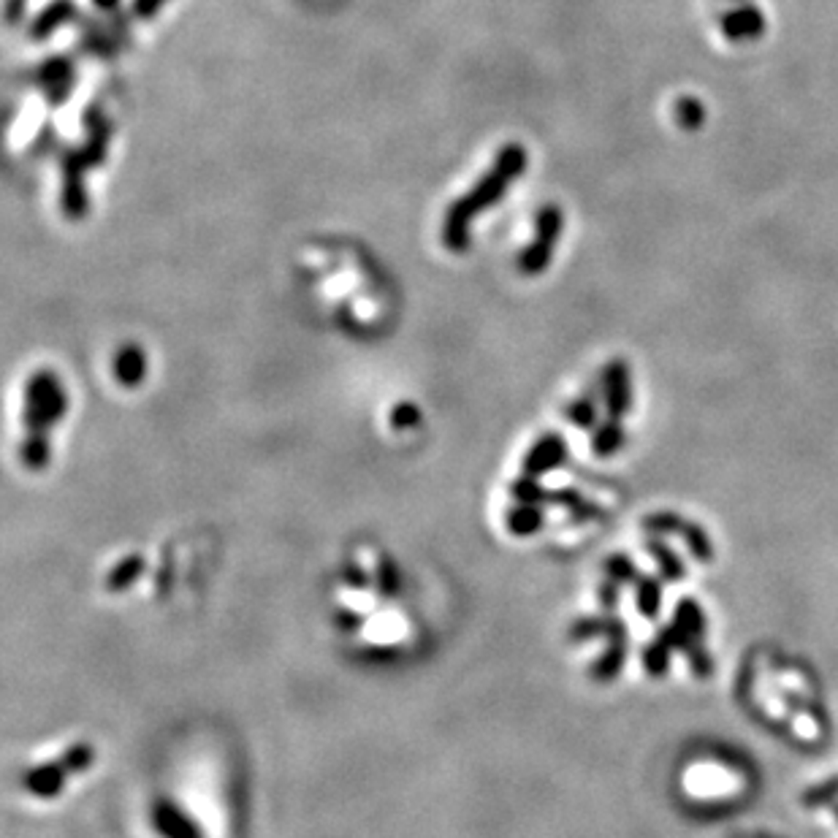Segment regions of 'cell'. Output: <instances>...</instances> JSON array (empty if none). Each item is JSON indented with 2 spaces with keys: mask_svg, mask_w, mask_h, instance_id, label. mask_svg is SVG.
Returning a JSON list of instances; mask_svg holds the SVG:
<instances>
[{
  "mask_svg": "<svg viewBox=\"0 0 838 838\" xmlns=\"http://www.w3.org/2000/svg\"><path fill=\"white\" fill-rule=\"evenodd\" d=\"M526 163H529V155L522 144H505L491 169L483 174V180L461 199H456L448 212H445V220H442V242L448 250L453 253H464L470 247V225L475 217H481L489 207H494L497 202H502L508 196V188L522 180L526 171Z\"/></svg>",
  "mask_w": 838,
  "mask_h": 838,
  "instance_id": "1",
  "label": "cell"
},
{
  "mask_svg": "<svg viewBox=\"0 0 838 838\" xmlns=\"http://www.w3.org/2000/svg\"><path fill=\"white\" fill-rule=\"evenodd\" d=\"M68 413V394L52 369H38L25 386V434H49Z\"/></svg>",
  "mask_w": 838,
  "mask_h": 838,
  "instance_id": "2",
  "label": "cell"
},
{
  "mask_svg": "<svg viewBox=\"0 0 838 838\" xmlns=\"http://www.w3.org/2000/svg\"><path fill=\"white\" fill-rule=\"evenodd\" d=\"M564 231V212L559 204H543L534 214V239L526 244L519 255V272L534 277L551 266L553 250Z\"/></svg>",
  "mask_w": 838,
  "mask_h": 838,
  "instance_id": "3",
  "label": "cell"
},
{
  "mask_svg": "<svg viewBox=\"0 0 838 838\" xmlns=\"http://www.w3.org/2000/svg\"><path fill=\"white\" fill-rule=\"evenodd\" d=\"M90 166L85 163L79 150H66L63 152V193H60V204H63V214L68 220H85L88 210H90V199L85 191V171Z\"/></svg>",
  "mask_w": 838,
  "mask_h": 838,
  "instance_id": "4",
  "label": "cell"
},
{
  "mask_svg": "<svg viewBox=\"0 0 838 838\" xmlns=\"http://www.w3.org/2000/svg\"><path fill=\"white\" fill-rule=\"evenodd\" d=\"M600 391L608 419L622 420L632 410V369L625 358H614L603 367L600 375Z\"/></svg>",
  "mask_w": 838,
  "mask_h": 838,
  "instance_id": "5",
  "label": "cell"
},
{
  "mask_svg": "<svg viewBox=\"0 0 838 838\" xmlns=\"http://www.w3.org/2000/svg\"><path fill=\"white\" fill-rule=\"evenodd\" d=\"M570 459V445L559 431H545L540 434L532 448L526 450L522 459V475H532V478H545L548 472L564 467Z\"/></svg>",
  "mask_w": 838,
  "mask_h": 838,
  "instance_id": "6",
  "label": "cell"
},
{
  "mask_svg": "<svg viewBox=\"0 0 838 838\" xmlns=\"http://www.w3.org/2000/svg\"><path fill=\"white\" fill-rule=\"evenodd\" d=\"M150 822L160 838H204L202 825L171 798H158L152 803Z\"/></svg>",
  "mask_w": 838,
  "mask_h": 838,
  "instance_id": "7",
  "label": "cell"
},
{
  "mask_svg": "<svg viewBox=\"0 0 838 838\" xmlns=\"http://www.w3.org/2000/svg\"><path fill=\"white\" fill-rule=\"evenodd\" d=\"M719 27H722V33H725L728 41H733V44H746V41H757V38L765 33L768 22H765V14H762L760 8H754V5H738V8H730V11L722 14Z\"/></svg>",
  "mask_w": 838,
  "mask_h": 838,
  "instance_id": "8",
  "label": "cell"
},
{
  "mask_svg": "<svg viewBox=\"0 0 838 838\" xmlns=\"http://www.w3.org/2000/svg\"><path fill=\"white\" fill-rule=\"evenodd\" d=\"M595 637H605L608 643H627L629 629L627 625L614 616V614H605V616H584V619H575L570 629H567V640L570 643H586V640H595Z\"/></svg>",
  "mask_w": 838,
  "mask_h": 838,
  "instance_id": "9",
  "label": "cell"
},
{
  "mask_svg": "<svg viewBox=\"0 0 838 838\" xmlns=\"http://www.w3.org/2000/svg\"><path fill=\"white\" fill-rule=\"evenodd\" d=\"M68 776H71V773L66 771V765H63L60 760H49V762L33 765V768L25 773L22 784H25V790H27L30 795L49 801V798H57V795L66 790Z\"/></svg>",
  "mask_w": 838,
  "mask_h": 838,
  "instance_id": "10",
  "label": "cell"
},
{
  "mask_svg": "<svg viewBox=\"0 0 838 838\" xmlns=\"http://www.w3.org/2000/svg\"><path fill=\"white\" fill-rule=\"evenodd\" d=\"M74 63L68 57H49L38 68V85L47 93L49 104L60 106L74 90Z\"/></svg>",
  "mask_w": 838,
  "mask_h": 838,
  "instance_id": "11",
  "label": "cell"
},
{
  "mask_svg": "<svg viewBox=\"0 0 838 838\" xmlns=\"http://www.w3.org/2000/svg\"><path fill=\"white\" fill-rule=\"evenodd\" d=\"M109 139H111V125L104 117L101 106H90L85 111V147L79 150L85 163L101 166L106 160V150H109Z\"/></svg>",
  "mask_w": 838,
  "mask_h": 838,
  "instance_id": "12",
  "label": "cell"
},
{
  "mask_svg": "<svg viewBox=\"0 0 838 838\" xmlns=\"http://www.w3.org/2000/svg\"><path fill=\"white\" fill-rule=\"evenodd\" d=\"M114 378L125 386V388H136L141 386V380L147 378V356L139 345H122L114 356Z\"/></svg>",
  "mask_w": 838,
  "mask_h": 838,
  "instance_id": "13",
  "label": "cell"
},
{
  "mask_svg": "<svg viewBox=\"0 0 838 838\" xmlns=\"http://www.w3.org/2000/svg\"><path fill=\"white\" fill-rule=\"evenodd\" d=\"M646 551H648V556L657 562V570H659V578H662V581L678 584V581L687 578L684 562L678 559V553H676L662 537H648V540H646Z\"/></svg>",
  "mask_w": 838,
  "mask_h": 838,
  "instance_id": "14",
  "label": "cell"
},
{
  "mask_svg": "<svg viewBox=\"0 0 838 838\" xmlns=\"http://www.w3.org/2000/svg\"><path fill=\"white\" fill-rule=\"evenodd\" d=\"M74 16H77V3H74V0H52V3L33 19L30 36H33L36 41H41V38L52 36L60 25L71 22Z\"/></svg>",
  "mask_w": 838,
  "mask_h": 838,
  "instance_id": "15",
  "label": "cell"
},
{
  "mask_svg": "<svg viewBox=\"0 0 838 838\" xmlns=\"http://www.w3.org/2000/svg\"><path fill=\"white\" fill-rule=\"evenodd\" d=\"M625 662H627V643H608L605 651L592 662L589 676L597 684H611L622 676Z\"/></svg>",
  "mask_w": 838,
  "mask_h": 838,
  "instance_id": "16",
  "label": "cell"
},
{
  "mask_svg": "<svg viewBox=\"0 0 838 838\" xmlns=\"http://www.w3.org/2000/svg\"><path fill=\"white\" fill-rule=\"evenodd\" d=\"M144 567H147V562H144V556L141 553H128V556H122L109 573H106L104 578V586L106 592H114V595H119V592H128L139 578H141V573H144Z\"/></svg>",
  "mask_w": 838,
  "mask_h": 838,
  "instance_id": "17",
  "label": "cell"
},
{
  "mask_svg": "<svg viewBox=\"0 0 838 838\" xmlns=\"http://www.w3.org/2000/svg\"><path fill=\"white\" fill-rule=\"evenodd\" d=\"M627 442V431L622 426V420L605 419L603 423H597V429L592 431V450L597 459H611L616 456Z\"/></svg>",
  "mask_w": 838,
  "mask_h": 838,
  "instance_id": "18",
  "label": "cell"
},
{
  "mask_svg": "<svg viewBox=\"0 0 838 838\" xmlns=\"http://www.w3.org/2000/svg\"><path fill=\"white\" fill-rule=\"evenodd\" d=\"M505 526L511 534L516 537H532L545 526V511L543 505H526V502H516L508 513H505Z\"/></svg>",
  "mask_w": 838,
  "mask_h": 838,
  "instance_id": "19",
  "label": "cell"
},
{
  "mask_svg": "<svg viewBox=\"0 0 838 838\" xmlns=\"http://www.w3.org/2000/svg\"><path fill=\"white\" fill-rule=\"evenodd\" d=\"M564 416L573 426H578L581 431H595L600 423V399H597V388L584 391L581 397H575L567 408Z\"/></svg>",
  "mask_w": 838,
  "mask_h": 838,
  "instance_id": "20",
  "label": "cell"
},
{
  "mask_svg": "<svg viewBox=\"0 0 838 838\" xmlns=\"http://www.w3.org/2000/svg\"><path fill=\"white\" fill-rule=\"evenodd\" d=\"M635 603L643 619H657L662 611V578L640 575L635 584Z\"/></svg>",
  "mask_w": 838,
  "mask_h": 838,
  "instance_id": "21",
  "label": "cell"
},
{
  "mask_svg": "<svg viewBox=\"0 0 838 838\" xmlns=\"http://www.w3.org/2000/svg\"><path fill=\"white\" fill-rule=\"evenodd\" d=\"M19 459L27 470H47L52 461V440L49 434H25L19 445Z\"/></svg>",
  "mask_w": 838,
  "mask_h": 838,
  "instance_id": "22",
  "label": "cell"
},
{
  "mask_svg": "<svg viewBox=\"0 0 838 838\" xmlns=\"http://www.w3.org/2000/svg\"><path fill=\"white\" fill-rule=\"evenodd\" d=\"M511 497L513 502H526V505H553V489H545L540 478L532 475H519L511 483Z\"/></svg>",
  "mask_w": 838,
  "mask_h": 838,
  "instance_id": "23",
  "label": "cell"
},
{
  "mask_svg": "<svg viewBox=\"0 0 838 838\" xmlns=\"http://www.w3.org/2000/svg\"><path fill=\"white\" fill-rule=\"evenodd\" d=\"M670 657H673V648H670L665 640H659V637L648 640V643L643 646V651H640L646 676H648V678H665L667 670H670Z\"/></svg>",
  "mask_w": 838,
  "mask_h": 838,
  "instance_id": "24",
  "label": "cell"
},
{
  "mask_svg": "<svg viewBox=\"0 0 838 838\" xmlns=\"http://www.w3.org/2000/svg\"><path fill=\"white\" fill-rule=\"evenodd\" d=\"M673 622H678L681 627L687 629L689 635H695V637H706V632H709V619H706V611L700 608V603L698 600H692V597H684V600H678L676 603V611H673Z\"/></svg>",
  "mask_w": 838,
  "mask_h": 838,
  "instance_id": "25",
  "label": "cell"
},
{
  "mask_svg": "<svg viewBox=\"0 0 838 838\" xmlns=\"http://www.w3.org/2000/svg\"><path fill=\"white\" fill-rule=\"evenodd\" d=\"M375 589L380 592V597L394 600L402 595V570L391 556H383L375 567Z\"/></svg>",
  "mask_w": 838,
  "mask_h": 838,
  "instance_id": "26",
  "label": "cell"
},
{
  "mask_svg": "<svg viewBox=\"0 0 838 838\" xmlns=\"http://www.w3.org/2000/svg\"><path fill=\"white\" fill-rule=\"evenodd\" d=\"M681 540H684V545H687V551L700 562V564H711L714 562V543H711V537H709V532L703 529L700 524H684L681 529Z\"/></svg>",
  "mask_w": 838,
  "mask_h": 838,
  "instance_id": "27",
  "label": "cell"
},
{
  "mask_svg": "<svg viewBox=\"0 0 838 838\" xmlns=\"http://www.w3.org/2000/svg\"><path fill=\"white\" fill-rule=\"evenodd\" d=\"M57 760L66 765V771H68L71 776L85 773V771H90V768L96 765V746L88 743V740H77V743H71Z\"/></svg>",
  "mask_w": 838,
  "mask_h": 838,
  "instance_id": "28",
  "label": "cell"
},
{
  "mask_svg": "<svg viewBox=\"0 0 838 838\" xmlns=\"http://www.w3.org/2000/svg\"><path fill=\"white\" fill-rule=\"evenodd\" d=\"M603 573H605V578H611V581H616V584H622V586L637 584V578H640L637 564L629 559L627 553H611V556H605Z\"/></svg>",
  "mask_w": 838,
  "mask_h": 838,
  "instance_id": "29",
  "label": "cell"
},
{
  "mask_svg": "<svg viewBox=\"0 0 838 838\" xmlns=\"http://www.w3.org/2000/svg\"><path fill=\"white\" fill-rule=\"evenodd\" d=\"M684 519L678 516V513H673V511H659V513H648L640 526H643V532H648L651 537H667V534H681V529H684Z\"/></svg>",
  "mask_w": 838,
  "mask_h": 838,
  "instance_id": "30",
  "label": "cell"
},
{
  "mask_svg": "<svg viewBox=\"0 0 838 838\" xmlns=\"http://www.w3.org/2000/svg\"><path fill=\"white\" fill-rule=\"evenodd\" d=\"M673 114H676V122L684 130H700L703 122H706V106L700 104L698 98H692V96L678 98L676 106H673Z\"/></svg>",
  "mask_w": 838,
  "mask_h": 838,
  "instance_id": "31",
  "label": "cell"
},
{
  "mask_svg": "<svg viewBox=\"0 0 838 838\" xmlns=\"http://www.w3.org/2000/svg\"><path fill=\"white\" fill-rule=\"evenodd\" d=\"M657 637H659V640H665V643L673 648V654H687V651H692L698 643H703L700 637L689 635V632L681 627L678 622H667V625H662L659 632H657Z\"/></svg>",
  "mask_w": 838,
  "mask_h": 838,
  "instance_id": "32",
  "label": "cell"
},
{
  "mask_svg": "<svg viewBox=\"0 0 838 838\" xmlns=\"http://www.w3.org/2000/svg\"><path fill=\"white\" fill-rule=\"evenodd\" d=\"M342 584L353 592H369L375 586V578L356 562H345L342 564Z\"/></svg>",
  "mask_w": 838,
  "mask_h": 838,
  "instance_id": "33",
  "label": "cell"
},
{
  "mask_svg": "<svg viewBox=\"0 0 838 838\" xmlns=\"http://www.w3.org/2000/svg\"><path fill=\"white\" fill-rule=\"evenodd\" d=\"M687 657V665H689V670H692V676L695 678H711L714 676V659H711V654L706 651V646L703 643H698L692 651H687L684 654Z\"/></svg>",
  "mask_w": 838,
  "mask_h": 838,
  "instance_id": "34",
  "label": "cell"
},
{
  "mask_svg": "<svg viewBox=\"0 0 838 838\" xmlns=\"http://www.w3.org/2000/svg\"><path fill=\"white\" fill-rule=\"evenodd\" d=\"M836 798H838V779H831V781H822V784H817V787L806 790L801 801H803V806L814 809V806H822V803H833Z\"/></svg>",
  "mask_w": 838,
  "mask_h": 838,
  "instance_id": "35",
  "label": "cell"
},
{
  "mask_svg": "<svg viewBox=\"0 0 838 838\" xmlns=\"http://www.w3.org/2000/svg\"><path fill=\"white\" fill-rule=\"evenodd\" d=\"M391 426L394 429H413V426H419L420 423V410L416 402H399L394 410H391Z\"/></svg>",
  "mask_w": 838,
  "mask_h": 838,
  "instance_id": "36",
  "label": "cell"
},
{
  "mask_svg": "<svg viewBox=\"0 0 838 838\" xmlns=\"http://www.w3.org/2000/svg\"><path fill=\"white\" fill-rule=\"evenodd\" d=\"M619 589H622V584H616V581H611V578H605V581L600 584L597 600H600L603 614H614V611L619 608Z\"/></svg>",
  "mask_w": 838,
  "mask_h": 838,
  "instance_id": "37",
  "label": "cell"
},
{
  "mask_svg": "<svg viewBox=\"0 0 838 838\" xmlns=\"http://www.w3.org/2000/svg\"><path fill=\"white\" fill-rule=\"evenodd\" d=\"M334 625H336L339 632H358V629L364 627V614H358L353 608H339L334 614Z\"/></svg>",
  "mask_w": 838,
  "mask_h": 838,
  "instance_id": "38",
  "label": "cell"
},
{
  "mask_svg": "<svg viewBox=\"0 0 838 838\" xmlns=\"http://www.w3.org/2000/svg\"><path fill=\"white\" fill-rule=\"evenodd\" d=\"M166 3H169V0H133L130 11H133L136 19H152Z\"/></svg>",
  "mask_w": 838,
  "mask_h": 838,
  "instance_id": "39",
  "label": "cell"
},
{
  "mask_svg": "<svg viewBox=\"0 0 838 838\" xmlns=\"http://www.w3.org/2000/svg\"><path fill=\"white\" fill-rule=\"evenodd\" d=\"M93 3H96L98 8H104V11H111V8H117L119 0H93Z\"/></svg>",
  "mask_w": 838,
  "mask_h": 838,
  "instance_id": "40",
  "label": "cell"
},
{
  "mask_svg": "<svg viewBox=\"0 0 838 838\" xmlns=\"http://www.w3.org/2000/svg\"><path fill=\"white\" fill-rule=\"evenodd\" d=\"M836 817H838V809H836Z\"/></svg>",
  "mask_w": 838,
  "mask_h": 838,
  "instance_id": "41",
  "label": "cell"
}]
</instances>
